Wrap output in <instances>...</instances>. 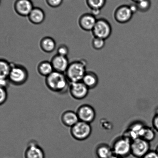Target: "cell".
I'll list each match as a JSON object with an SVG mask.
<instances>
[{"mask_svg": "<svg viewBox=\"0 0 158 158\" xmlns=\"http://www.w3.org/2000/svg\"><path fill=\"white\" fill-rule=\"evenodd\" d=\"M69 82L65 74L55 71L45 79L47 87L52 92L61 94L65 93L69 90Z\"/></svg>", "mask_w": 158, "mask_h": 158, "instance_id": "1", "label": "cell"}, {"mask_svg": "<svg viewBox=\"0 0 158 158\" xmlns=\"http://www.w3.org/2000/svg\"><path fill=\"white\" fill-rule=\"evenodd\" d=\"M86 71V62L84 60H77L69 63L65 72L66 77L70 83L82 81Z\"/></svg>", "mask_w": 158, "mask_h": 158, "instance_id": "2", "label": "cell"}, {"mask_svg": "<svg viewBox=\"0 0 158 158\" xmlns=\"http://www.w3.org/2000/svg\"><path fill=\"white\" fill-rule=\"evenodd\" d=\"M28 72L24 66L12 63L8 79L10 83L16 86L24 84L28 78Z\"/></svg>", "mask_w": 158, "mask_h": 158, "instance_id": "3", "label": "cell"}, {"mask_svg": "<svg viewBox=\"0 0 158 158\" xmlns=\"http://www.w3.org/2000/svg\"><path fill=\"white\" fill-rule=\"evenodd\" d=\"M131 142L126 138L120 137L113 143L112 148L114 155L121 158L128 157L131 154Z\"/></svg>", "mask_w": 158, "mask_h": 158, "instance_id": "4", "label": "cell"}, {"mask_svg": "<svg viewBox=\"0 0 158 158\" xmlns=\"http://www.w3.org/2000/svg\"><path fill=\"white\" fill-rule=\"evenodd\" d=\"M92 128L90 124L79 121L71 128L70 134L76 140L82 141L86 140L91 135Z\"/></svg>", "mask_w": 158, "mask_h": 158, "instance_id": "5", "label": "cell"}, {"mask_svg": "<svg viewBox=\"0 0 158 158\" xmlns=\"http://www.w3.org/2000/svg\"><path fill=\"white\" fill-rule=\"evenodd\" d=\"M110 23L106 19L101 18L97 20L94 28L91 31L94 37L106 40L112 33Z\"/></svg>", "mask_w": 158, "mask_h": 158, "instance_id": "6", "label": "cell"}, {"mask_svg": "<svg viewBox=\"0 0 158 158\" xmlns=\"http://www.w3.org/2000/svg\"><path fill=\"white\" fill-rule=\"evenodd\" d=\"M150 142L139 138L131 142V154L135 157L142 158L150 151Z\"/></svg>", "mask_w": 158, "mask_h": 158, "instance_id": "7", "label": "cell"}, {"mask_svg": "<svg viewBox=\"0 0 158 158\" xmlns=\"http://www.w3.org/2000/svg\"><path fill=\"white\" fill-rule=\"evenodd\" d=\"M79 120L91 124L96 118V113L94 108L91 105L84 104L79 107L76 111Z\"/></svg>", "mask_w": 158, "mask_h": 158, "instance_id": "8", "label": "cell"}, {"mask_svg": "<svg viewBox=\"0 0 158 158\" xmlns=\"http://www.w3.org/2000/svg\"><path fill=\"white\" fill-rule=\"evenodd\" d=\"M89 90L82 81L71 83L69 88L71 96L75 100H79L86 98L89 93Z\"/></svg>", "mask_w": 158, "mask_h": 158, "instance_id": "9", "label": "cell"}, {"mask_svg": "<svg viewBox=\"0 0 158 158\" xmlns=\"http://www.w3.org/2000/svg\"><path fill=\"white\" fill-rule=\"evenodd\" d=\"M133 15L129 6L123 5L119 6L114 11V18L117 22L125 24L131 21Z\"/></svg>", "mask_w": 158, "mask_h": 158, "instance_id": "10", "label": "cell"}, {"mask_svg": "<svg viewBox=\"0 0 158 158\" xmlns=\"http://www.w3.org/2000/svg\"><path fill=\"white\" fill-rule=\"evenodd\" d=\"M34 7L31 0H16L14 4L15 12L23 17L28 16Z\"/></svg>", "mask_w": 158, "mask_h": 158, "instance_id": "11", "label": "cell"}, {"mask_svg": "<svg viewBox=\"0 0 158 158\" xmlns=\"http://www.w3.org/2000/svg\"><path fill=\"white\" fill-rule=\"evenodd\" d=\"M25 158H45L42 148L34 141L29 142L24 153Z\"/></svg>", "mask_w": 158, "mask_h": 158, "instance_id": "12", "label": "cell"}, {"mask_svg": "<svg viewBox=\"0 0 158 158\" xmlns=\"http://www.w3.org/2000/svg\"><path fill=\"white\" fill-rule=\"evenodd\" d=\"M51 62L54 71L63 73L66 72L70 63L67 57L63 56L58 54L52 57Z\"/></svg>", "mask_w": 158, "mask_h": 158, "instance_id": "13", "label": "cell"}, {"mask_svg": "<svg viewBox=\"0 0 158 158\" xmlns=\"http://www.w3.org/2000/svg\"><path fill=\"white\" fill-rule=\"evenodd\" d=\"M97 20L96 17L91 13L84 14L79 18V25L83 30L86 32H91Z\"/></svg>", "mask_w": 158, "mask_h": 158, "instance_id": "14", "label": "cell"}, {"mask_svg": "<svg viewBox=\"0 0 158 158\" xmlns=\"http://www.w3.org/2000/svg\"><path fill=\"white\" fill-rule=\"evenodd\" d=\"M61 121L63 125L69 127H72L79 121L76 112L67 110L63 113L61 116Z\"/></svg>", "mask_w": 158, "mask_h": 158, "instance_id": "15", "label": "cell"}, {"mask_svg": "<svg viewBox=\"0 0 158 158\" xmlns=\"http://www.w3.org/2000/svg\"><path fill=\"white\" fill-rule=\"evenodd\" d=\"M28 19L30 22L35 24H40L43 23L45 19L44 11L40 7H34L29 14Z\"/></svg>", "mask_w": 158, "mask_h": 158, "instance_id": "16", "label": "cell"}, {"mask_svg": "<svg viewBox=\"0 0 158 158\" xmlns=\"http://www.w3.org/2000/svg\"><path fill=\"white\" fill-rule=\"evenodd\" d=\"M82 82L89 89H94L98 85L99 79L97 74L92 71H87Z\"/></svg>", "mask_w": 158, "mask_h": 158, "instance_id": "17", "label": "cell"}, {"mask_svg": "<svg viewBox=\"0 0 158 158\" xmlns=\"http://www.w3.org/2000/svg\"><path fill=\"white\" fill-rule=\"evenodd\" d=\"M42 50L47 53H51L55 50L56 43L52 37L46 36L42 39L40 43Z\"/></svg>", "mask_w": 158, "mask_h": 158, "instance_id": "18", "label": "cell"}, {"mask_svg": "<svg viewBox=\"0 0 158 158\" xmlns=\"http://www.w3.org/2000/svg\"><path fill=\"white\" fill-rule=\"evenodd\" d=\"M95 153L98 158H110L114 155L111 147L105 143L98 146Z\"/></svg>", "mask_w": 158, "mask_h": 158, "instance_id": "19", "label": "cell"}, {"mask_svg": "<svg viewBox=\"0 0 158 158\" xmlns=\"http://www.w3.org/2000/svg\"><path fill=\"white\" fill-rule=\"evenodd\" d=\"M38 72L40 75L44 77H47L54 71L51 62L44 61L40 62L37 68Z\"/></svg>", "mask_w": 158, "mask_h": 158, "instance_id": "20", "label": "cell"}, {"mask_svg": "<svg viewBox=\"0 0 158 158\" xmlns=\"http://www.w3.org/2000/svg\"><path fill=\"white\" fill-rule=\"evenodd\" d=\"M12 63H10L4 59H1L0 61V74L1 79L8 78L12 68Z\"/></svg>", "mask_w": 158, "mask_h": 158, "instance_id": "21", "label": "cell"}, {"mask_svg": "<svg viewBox=\"0 0 158 158\" xmlns=\"http://www.w3.org/2000/svg\"><path fill=\"white\" fill-rule=\"evenodd\" d=\"M86 2L91 10H101L106 4V0H86Z\"/></svg>", "mask_w": 158, "mask_h": 158, "instance_id": "22", "label": "cell"}, {"mask_svg": "<svg viewBox=\"0 0 158 158\" xmlns=\"http://www.w3.org/2000/svg\"><path fill=\"white\" fill-rule=\"evenodd\" d=\"M156 136L155 130L154 128L146 126L141 138L147 141L150 142L154 140Z\"/></svg>", "mask_w": 158, "mask_h": 158, "instance_id": "23", "label": "cell"}, {"mask_svg": "<svg viewBox=\"0 0 158 158\" xmlns=\"http://www.w3.org/2000/svg\"><path fill=\"white\" fill-rule=\"evenodd\" d=\"M136 4L137 6L139 11L142 12L148 11L151 7V0H142Z\"/></svg>", "mask_w": 158, "mask_h": 158, "instance_id": "24", "label": "cell"}, {"mask_svg": "<svg viewBox=\"0 0 158 158\" xmlns=\"http://www.w3.org/2000/svg\"><path fill=\"white\" fill-rule=\"evenodd\" d=\"M91 45L94 49L97 50H101L104 47L105 40L97 37H94L91 42Z\"/></svg>", "mask_w": 158, "mask_h": 158, "instance_id": "25", "label": "cell"}, {"mask_svg": "<svg viewBox=\"0 0 158 158\" xmlns=\"http://www.w3.org/2000/svg\"><path fill=\"white\" fill-rule=\"evenodd\" d=\"M69 49L66 45H61L59 46L57 49V54L64 57H67L69 55Z\"/></svg>", "mask_w": 158, "mask_h": 158, "instance_id": "26", "label": "cell"}, {"mask_svg": "<svg viewBox=\"0 0 158 158\" xmlns=\"http://www.w3.org/2000/svg\"><path fill=\"white\" fill-rule=\"evenodd\" d=\"M0 91H1L0 104L2 105L4 104L7 100L8 95L7 89L6 88L1 87Z\"/></svg>", "mask_w": 158, "mask_h": 158, "instance_id": "27", "label": "cell"}, {"mask_svg": "<svg viewBox=\"0 0 158 158\" xmlns=\"http://www.w3.org/2000/svg\"><path fill=\"white\" fill-rule=\"evenodd\" d=\"M47 4L52 8L59 7L62 4L63 0H46Z\"/></svg>", "mask_w": 158, "mask_h": 158, "instance_id": "28", "label": "cell"}, {"mask_svg": "<svg viewBox=\"0 0 158 158\" xmlns=\"http://www.w3.org/2000/svg\"><path fill=\"white\" fill-rule=\"evenodd\" d=\"M152 123L153 128L158 132V108L156 109L155 114L152 119Z\"/></svg>", "mask_w": 158, "mask_h": 158, "instance_id": "29", "label": "cell"}, {"mask_svg": "<svg viewBox=\"0 0 158 158\" xmlns=\"http://www.w3.org/2000/svg\"><path fill=\"white\" fill-rule=\"evenodd\" d=\"M142 158H158V155L155 151L150 150Z\"/></svg>", "mask_w": 158, "mask_h": 158, "instance_id": "30", "label": "cell"}, {"mask_svg": "<svg viewBox=\"0 0 158 158\" xmlns=\"http://www.w3.org/2000/svg\"><path fill=\"white\" fill-rule=\"evenodd\" d=\"M10 83V81L8 78L7 79H1V87L5 88L7 89V88L9 86V83Z\"/></svg>", "mask_w": 158, "mask_h": 158, "instance_id": "31", "label": "cell"}, {"mask_svg": "<svg viewBox=\"0 0 158 158\" xmlns=\"http://www.w3.org/2000/svg\"><path fill=\"white\" fill-rule=\"evenodd\" d=\"M129 6L130 8L131 9L133 14L135 13L137 11H139L137 4H135V3L130 5Z\"/></svg>", "mask_w": 158, "mask_h": 158, "instance_id": "32", "label": "cell"}, {"mask_svg": "<svg viewBox=\"0 0 158 158\" xmlns=\"http://www.w3.org/2000/svg\"><path fill=\"white\" fill-rule=\"evenodd\" d=\"M101 11L99 10H91V13L96 17L98 15L100 14Z\"/></svg>", "mask_w": 158, "mask_h": 158, "instance_id": "33", "label": "cell"}, {"mask_svg": "<svg viewBox=\"0 0 158 158\" xmlns=\"http://www.w3.org/2000/svg\"><path fill=\"white\" fill-rule=\"evenodd\" d=\"M133 2H134L135 4H137L139 2H140V1H142V0H131Z\"/></svg>", "mask_w": 158, "mask_h": 158, "instance_id": "34", "label": "cell"}, {"mask_svg": "<svg viewBox=\"0 0 158 158\" xmlns=\"http://www.w3.org/2000/svg\"><path fill=\"white\" fill-rule=\"evenodd\" d=\"M110 158H121L119 157H117V156H116L115 155H114L111 156V157Z\"/></svg>", "mask_w": 158, "mask_h": 158, "instance_id": "35", "label": "cell"}, {"mask_svg": "<svg viewBox=\"0 0 158 158\" xmlns=\"http://www.w3.org/2000/svg\"><path fill=\"white\" fill-rule=\"evenodd\" d=\"M155 151H156V153H157V154L158 155V145H157V147H156Z\"/></svg>", "mask_w": 158, "mask_h": 158, "instance_id": "36", "label": "cell"}]
</instances>
